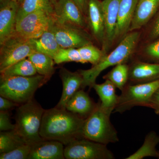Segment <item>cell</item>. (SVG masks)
I'll return each instance as SVG.
<instances>
[{
    "label": "cell",
    "instance_id": "obj_1",
    "mask_svg": "<svg viewBox=\"0 0 159 159\" xmlns=\"http://www.w3.org/2000/svg\"><path fill=\"white\" fill-rule=\"evenodd\" d=\"M84 119L67 110L54 108L45 110L43 115L39 134L44 139L62 143L64 146L82 139Z\"/></svg>",
    "mask_w": 159,
    "mask_h": 159
},
{
    "label": "cell",
    "instance_id": "obj_2",
    "mask_svg": "<svg viewBox=\"0 0 159 159\" xmlns=\"http://www.w3.org/2000/svg\"><path fill=\"white\" fill-rule=\"evenodd\" d=\"M140 33L136 31L129 32L123 38L113 51L106 54L96 65L88 70H78L83 78L82 89L86 87L92 88L96 80L102 71L110 67L126 63L133 54L139 42Z\"/></svg>",
    "mask_w": 159,
    "mask_h": 159
},
{
    "label": "cell",
    "instance_id": "obj_3",
    "mask_svg": "<svg viewBox=\"0 0 159 159\" xmlns=\"http://www.w3.org/2000/svg\"><path fill=\"white\" fill-rule=\"evenodd\" d=\"M45 111L34 98L16 107L14 130L28 144L43 140L39 132Z\"/></svg>",
    "mask_w": 159,
    "mask_h": 159
},
{
    "label": "cell",
    "instance_id": "obj_4",
    "mask_svg": "<svg viewBox=\"0 0 159 159\" xmlns=\"http://www.w3.org/2000/svg\"><path fill=\"white\" fill-rule=\"evenodd\" d=\"M50 79L39 74L29 77H0V95L20 105L34 98L38 89Z\"/></svg>",
    "mask_w": 159,
    "mask_h": 159
},
{
    "label": "cell",
    "instance_id": "obj_5",
    "mask_svg": "<svg viewBox=\"0 0 159 159\" xmlns=\"http://www.w3.org/2000/svg\"><path fill=\"white\" fill-rule=\"evenodd\" d=\"M112 113L102 108L100 102L84 119L82 135L84 139L107 145L119 142L117 131L111 123Z\"/></svg>",
    "mask_w": 159,
    "mask_h": 159
},
{
    "label": "cell",
    "instance_id": "obj_6",
    "mask_svg": "<svg viewBox=\"0 0 159 159\" xmlns=\"http://www.w3.org/2000/svg\"><path fill=\"white\" fill-rule=\"evenodd\" d=\"M159 88V79L140 84L127 83L121 91L114 112L123 113L136 106L149 107L151 99Z\"/></svg>",
    "mask_w": 159,
    "mask_h": 159
},
{
    "label": "cell",
    "instance_id": "obj_7",
    "mask_svg": "<svg viewBox=\"0 0 159 159\" xmlns=\"http://www.w3.org/2000/svg\"><path fill=\"white\" fill-rule=\"evenodd\" d=\"M35 52L32 39L14 33L0 45V72Z\"/></svg>",
    "mask_w": 159,
    "mask_h": 159
},
{
    "label": "cell",
    "instance_id": "obj_8",
    "mask_svg": "<svg viewBox=\"0 0 159 159\" xmlns=\"http://www.w3.org/2000/svg\"><path fill=\"white\" fill-rule=\"evenodd\" d=\"M51 29L61 48H78L93 44L94 39L90 33L79 26L59 22L54 19Z\"/></svg>",
    "mask_w": 159,
    "mask_h": 159
},
{
    "label": "cell",
    "instance_id": "obj_9",
    "mask_svg": "<svg viewBox=\"0 0 159 159\" xmlns=\"http://www.w3.org/2000/svg\"><path fill=\"white\" fill-rule=\"evenodd\" d=\"M66 159H113V153L107 145L82 138L73 141L64 148Z\"/></svg>",
    "mask_w": 159,
    "mask_h": 159
},
{
    "label": "cell",
    "instance_id": "obj_10",
    "mask_svg": "<svg viewBox=\"0 0 159 159\" xmlns=\"http://www.w3.org/2000/svg\"><path fill=\"white\" fill-rule=\"evenodd\" d=\"M54 20V13L37 10L29 13L17 22L15 31L26 38H38L51 28Z\"/></svg>",
    "mask_w": 159,
    "mask_h": 159
},
{
    "label": "cell",
    "instance_id": "obj_11",
    "mask_svg": "<svg viewBox=\"0 0 159 159\" xmlns=\"http://www.w3.org/2000/svg\"><path fill=\"white\" fill-rule=\"evenodd\" d=\"M54 19L88 30L86 18L73 0H58L53 4Z\"/></svg>",
    "mask_w": 159,
    "mask_h": 159
},
{
    "label": "cell",
    "instance_id": "obj_12",
    "mask_svg": "<svg viewBox=\"0 0 159 159\" xmlns=\"http://www.w3.org/2000/svg\"><path fill=\"white\" fill-rule=\"evenodd\" d=\"M121 0H102V1L104 19V40L102 50L108 54L115 42L118 11Z\"/></svg>",
    "mask_w": 159,
    "mask_h": 159
},
{
    "label": "cell",
    "instance_id": "obj_13",
    "mask_svg": "<svg viewBox=\"0 0 159 159\" xmlns=\"http://www.w3.org/2000/svg\"><path fill=\"white\" fill-rule=\"evenodd\" d=\"M86 18L91 35L102 47L105 29L102 1L89 0Z\"/></svg>",
    "mask_w": 159,
    "mask_h": 159
},
{
    "label": "cell",
    "instance_id": "obj_14",
    "mask_svg": "<svg viewBox=\"0 0 159 159\" xmlns=\"http://www.w3.org/2000/svg\"><path fill=\"white\" fill-rule=\"evenodd\" d=\"M129 66V84L146 83L159 79V64L136 61Z\"/></svg>",
    "mask_w": 159,
    "mask_h": 159
},
{
    "label": "cell",
    "instance_id": "obj_15",
    "mask_svg": "<svg viewBox=\"0 0 159 159\" xmlns=\"http://www.w3.org/2000/svg\"><path fill=\"white\" fill-rule=\"evenodd\" d=\"M59 74L62 81L63 90L61 97L56 107L66 109L67 102L77 91L82 89L83 78L79 71L73 72L61 68Z\"/></svg>",
    "mask_w": 159,
    "mask_h": 159
},
{
    "label": "cell",
    "instance_id": "obj_16",
    "mask_svg": "<svg viewBox=\"0 0 159 159\" xmlns=\"http://www.w3.org/2000/svg\"><path fill=\"white\" fill-rule=\"evenodd\" d=\"M64 145L53 140L43 139L31 145L29 159H64Z\"/></svg>",
    "mask_w": 159,
    "mask_h": 159
},
{
    "label": "cell",
    "instance_id": "obj_17",
    "mask_svg": "<svg viewBox=\"0 0 159 159\" xmlns=\"http://www.w3.org/2000/svg\"><path fill=\"white\" fill-rule=\"evenodd\" d=\"M19 7L13 0L0 6V45L15 31Z\"/></svg>",
    "mask_w": 159,
    "mask_h": 159
},
{
    "label": "cell",
    "instance_id": "obj_18",
    "mask_svg": "<svg viewBox=\"0 0 159 159\" xmlns=\"http://www.w3.org/2000/svg\"><path fill=\"white\" fill-rule=\"evenodd\" d=\"M139 0H121L118 11L116 41H120L129 33Z\"/></svg>",
    "mask_w": 159,
    "mask_h": 159
},
{
    "label": "cell",
    "instance_id": "obj_19",
    "mask_svg": "<svg viewBox=\"0 0 159 159\" xmlns=\"http://www.w3.org/2000/svg\"><path fill=\"white\" fill-rule=\"evenodd\" d=\"M159 7V0H139L129 31L141 29L150 20Z\"/></svg>",
    "mask_w": 159,
    "mask_h": 159
},
{
    "label": "cell",
    "instance_id": "obj_20",
    "mask_svg": "<svg viewBox=\"0 0 159 159\" xmlns=\"http://www.w3.org/2000/svg\"><path fill=\"white\" fill-rule=\"evenodd\" d=\"M97 103L81 89L77 91L67 102L66 109L77 116L85 119L89 116L97 106Z\"/></svg>",
    "mask_w": 159,
    "mask_h": 159
},
{
    "label": "cell",
    "instance_id": "obj_21",
    "mask_svg": "<svg viewBox=\"0 0 159 159\" xmlns=\"http://www.w3.org/2000/svg\"><path fill=\"white\" fill-rule=\"evenodd\" d=\"M100 99L101 107L112 113L118 103L119 96L116 93V88L109 80L100 84L96 83L93 86Z\"/></svg>",
    "mask_w": 159,
    "mask_h": 159
},
{
    "label": "cell",
    "instance_id": "obj_22",
    "mask_svg": "<svg viewBox=\"0 0 159 159\" xmlns=\"http://www.w3.org/2000/svg\"><path fill=\"white\" fill-rule=\"evenodd\" d=\"M31 39L35 52L47 54L53 58L61 48L51 27L40 37Z\"/></svg>",
    "mask_w": 159,
    "mask_h": 159
},
{
    "label": "cell",
    "instance_id": "obj_23",
    "mask_svg": "<svg viewBox=\"0 0 159 159\" xmlns=\"http://www.w3.org/2000/svg\"><path fill=\"white\" fill-rule=\"evenodd\" d=\"M0 77H29L37 74L36 69L31 61L25 58L0 72Z\"/></svg>",
    "mask_w": 159,
    "mask_h": 159
},
{
    "label": "cell",
    "instance_id": "obj_24",
    "mask_svg": "<svg viewBox=\"0 0 159 159\" xmlns=\"http://www.w3.org/2000/svg\"><path fill=\"white\" fill-rule=\"evenodd\" d=\"M159 143V137L154 132H150L147 135L144 143L134 153L125 158L126 159H142L147 157H159L157 145Z\"/></svg>",
    "mask_w": 159,
    "mask_h": 159
},
{
    "label": "cell",
    "instance_id": "obj_25",
    "mask_svg": "<svg viewBox=\"0 0 159 159\" xmlns=\"http://www.w3.org/2000/svg\"><path fill=\"white\" fill-rule=\"evenodd\" d=\"M39 10L54 13V6L51 0H22L18 10L16 22L29 13Z\"/></svg>",
    "mask_w": 159,
    "mask_h": 159
},
{
    "label": "cell",
    "instance_id": "obj_26",
    "mask_svg": "<svg viewBox=\"0 0 159 159\" xmlns=\"http://www.w3.org/2000/svg\"><path fill=\"white\" fill-rule=\"evenodd\" d=\"M36 69L37 74L51 79L55 72L54 60L47 54L34 52L28 57Z\"/></svg>",
    "mask_w": 159,
    "mask_h": 159
},
{
    "label": "cell",
    "instance_id": "obj_27",
    "mask_svg": "<svg viewBox=\"0 0 159 159\" xmlns=\"http://www.w3.org/2000/svg\"><path fill=\"white\" fill-rule=\"evenodd\" d=\"M129 66L126 63L117 65L103 77L109 80L116 88L122 91L128 82Z\"/></svg>",
    "mask_w": 159,
    "mask_h": 159
},
{
    "label": "cell",
    "instance_id": "obj_28",
    "mask_svg": "<svg viewBox=\"0 0 159 159\" xmlns=\"http://www.w3.org/2000/svg\"><path fill=\"white\" fill-rule=\"evenodd\" d=\"M26 143L25 140L14 129L1 131L0 153L9 152Z\"/></svg>",
    "mask_w": 159,
    "mask_h": 159
},
{
    "label": "cell",
    "instance_id": "obj_29",
    "mask_svg": "<svg viewBox=\"0 0 159 159\" xmlns=\"http://www.w3.org/2000/svg\"><path fill=\"white\" fill-rule=\"evenodd\" d=\"M78 49L83 64L89 63L93 66L96 65L106 55L102 49L100 50L93 44L86 45Z\"/></svg>",
    "mask_w": 159,
    "mask_h": 159
},
{
    "label": "cell",
    "instance_id": "obj_30",
    "mask_svg": "<svg viewBox=\"0 0 159 159\" xmlns=\"http://www.w3.org/2000/svg\"><path fill=\"white\" fill-rule=\"evenodd\" d=\"M54 62L56 64L63 63L75 62L83 64L78 48H61L54 56Z\"/></svg>",
    "mask_w": 159,
    "mask_h": 159
},
{
    "label": "cell",
    "instance_id": "obj_31",
    "mask_svg": "<svg viewBox=\"0 0 159 159\" xmlns=\"http://www.w3.org/2000/svg\"><path fill=\"white\" fill-rule=\"evenodd\" d=\"M31 149V145L26 143L9 152L0 153V159H29Z\"/></svg>",
    "mask_w": 159,
    "mask_h": 159
},
{
    "label": "cell",
    "instance_id": "obj_32",
    "mask_svg": "<svg viewBox=\"0 0 159 159\" xmlns=\"http://www.w3.org/2000/svg\"><path fill=\"white\" fill-rule=\"evenodd\" d=\"M157 39L145 47L143 56L148 62L159 64V37Z\"/></svg>",
    "mask_w": 159,
    "mask_h": 159
},
{
    "label": "cell",
    "instance_id": "obj_33",
    "mask_svg": "<svg viewBox=\"0 0 159 159\" xmlns=\"http://www.w3.org/2000/svg\"><path fill=\"white\" fill-rule=\"evenodd\" d=\"M15 128V124L11 122L9 111H0V131L13 130Z\"/></svg>",
    "mask_w": 159,
    "mask_h": 159
},
{
    "label": "cell",
    "instance_id": "obj_34",
    "mask_svg": "<svg viewBox=\"0 0 159 159\" xmlns=\"http://www.w3.org/2000/svg\"><path fill=\"white\" fill-rule=\"evenodd\" d=\"M20 104L13 102L12 100L1 96L0 97V111H9L16 107H18Z\"/></svg>",
    "mask_w": 159,
    "mask_h": 159
},
{
    "label": "cell",
    "instance_id": "obj_35",
    "mask_svg": "<svg viewBox=\"0 0 159 159\" xmlns=\"http://www.w3.org/2000/svg\"><path fill=\"white\" fill-rule=\"evenodd\" d=\"M149 107L153 109L157 114H159V88L152 95Z\"/></svg>",
    "mask_w": 159,
    "mask_h": 159
},
{
    "label": "cell",
    "instance_id": "obj_36",
    "mask_svg": "<svg viewBox=\"0 0 159 159\" xmlns=\"http://www.w3.org/2000/svg\"><path fill=\"white\" fill-rule=\"evenodd\" d=\"M149 36L152 39H156L159 37V14L154 22Z\"/></svg>",
    "mask_w": 159,
    "mask_h": 159
},
{
    "label": "cell",
    "instance_id": "obj_37",
    "mask_svg": "<svg viewBox=\"0 0 159 159\" xmlns=\"http://www.w3.org/2000/svg\"><path fill=\"white\" fill-rule=\"evenodd\" d=\"M86 16L89 0H73Z\"/></svg>",
    "mask_w": 159,
    "mask_h": 159
},
{
    "label": "cell",
    "instance_id": "obj_38",
    "mask_svg": "<svg viewBox=\"0 0 159 159\" xmlns=\"http://www.w3.org/2000/svg\"><path fill=\"white\" fill-rule=\"evenodd\" d=\"M11 0H0V6L4 5Z\"/></svg>",
    "mask_w": 159,
    "mask_h": 159
},
{
    "label": "cell",
    "instance_id": "obj_39",
    "mask_svg": "<svg viewBox=\"0 0 159 159\" xmlns=\"http://www.w3.org/2000/svg\"><path fill=\"white\" fill-rule=\"evenodd\" d=\"M13 1H15V2H16V3H17L18 4L20 5V4L22 0H13Z\"/></svg>",
    "mask_w": 159,
    "mask_h": 159
},
{
    "label": "cell",
    "instance_id": "obj_40",
    "mask_svg": "<svg viewBox=\"0 0 159 159\" xmlns=\"http://www.w3.org/2000/svg\"><path fill=\"white\" fill-rule=\"evenodd\" d=\"M57 1H58V0H51L52 3H53V4H54V3H55V2H57Z\"/></svg>",
    "mask_w": 159,
    "mask_h": 159
},
{
    "label": "cell",
    "instance_id": "obj_41",
    "mask_svg": "<svg viewBox=\"0 0 159 159\" xmlns=\"http://www.w3.org/2000/svg\"></svg>",
    "mask_w": 159,
    "mask_h": 159
}]
</instances>
